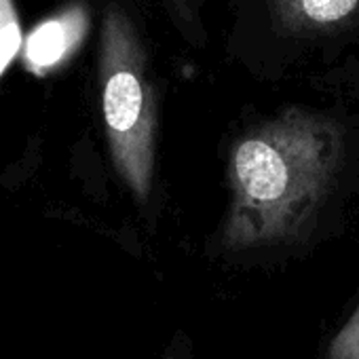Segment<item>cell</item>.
<instances>
[{
	"label": "cell",
	"instance_id": "cell-1",
	"mask_svg": "<svg viewBox=\"0 0 359 359\" xmlns=\"http://www.w3.org/2000/svg\"><path fill=\"white\" fill-rule=\"evenodd\" d=\"M346 163V131L300 106L239 135L229 154V250L296 243L311 235Z\"/></svg>",
	"mask_w": 359,
	"mask_h": 359
},
{
	"label": "cell",
	"instance_id": "cell-2",
	"mask_svg": "<svg viewBox=\"0 0 359 359\" xmlns=\"http://www.w3.org/2000/svg\"><path fill=\"white\" fill-rule=\"evenodd\" d=\"M95 79L112 167L140 208L156 187L158 104L142 28L125 0L100 9Z\"/></svg>",
	"mask_w": 359,
	"mask_h": 359
},
{
	"label": "cell",
	"instance_id": "cell-3",
	"mask_svg": "<svg viewBox=\"0 0 359 359\" xmlns=\"http://www.w3.org/2000/svg\"><path fill=\"white\" fill-rule=\"evenodd\" d=\"M277 26L292 36H323L359 18V0H273Z\"/></svg>",
	"mask_w": 359,
	"mask_h": 359
},
{
	"label": "cell",
	"instance_id": "cell-4",
	"mask_svg": "<svg viewBox=\"0 0 359 359\" xmlns=\"http://www.w3.org/2000/svg\"><path fill=\"white\" fill-rule=\"evenodd\" d=\"M81 13L76 15L72 9H68L64 15H55L43 24H39L24 43V60L26 66L36 72V74H45L49 70H53L72 49L74 45V34L76 28L81 26Z\"/></svg>",
	"mask_w": 359,
	"mask_h": 359
},
{
	"label": "cell",
	"instance_id": "cell-5",
	"mask_svg": "<svg viewBox=\"0 0 359 359\" xmlns=\"http://www.w3.org/2000/svg\"><path fill=\"white\" fill-rule=\"evenodd\" d=\"M26 34L15 7V0H0V81L7 74L9 66L22 55Z\"/></svg>",
	"mask_w": 359,
	"mask_h": 359
},
{
	"label": "cell",
	"instance_id": "cell-6",
	"mask_svg": "<svg viewBox=\"0 0 359 359\" xmlns=\"http://www.w3.org/2000/svg\"><path fill=\"white\" fill-rule=\"evenodd\" d=\"M161 5L169 18V22L180 30L187 41L201 45L203 43V20L201 7L203 0H161Z\"/></svg>",
	"mask_w": 359,
	"mask_h": 359
},
{
	"label": "cell",
	"instance_id": "cell-7",
	"mask_svg": "<svg viewBox=\"0 0 359 359\" xmlns=\"http://www.w3.org/2000/svg\"><path fill=\"white\" fill-rule=\"evenodd\" d=\"M330 359H359V309L344 330L336 336Z\"/></svg>",
	"mask_w": 359,
	"mask_h": 359
},
{
	"label": "cell",
	"instance_id": "cell-8",
	"mask_svg": "<svg viewBox=\"0 0 359 359\" xmlns=\"http://www.w3.org/2000/svg\"><path fill=\"white\" fill-rule=\"evenodd\" d=\"M165 359H182V357H177V355H171V353H169V355H167Z\"/></svg>",
	"mask_w": 359,
	"mask_h": 359
}]
</instances>
